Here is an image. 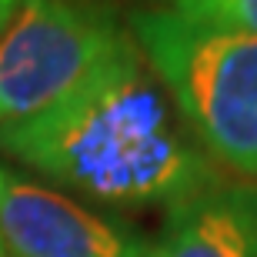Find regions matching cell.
Listing matches in <instances>:
<instances>
[{"label": "cell", "instance_id": "obj_1", "mask_svg": "<svg viewBox=\"0 0 257 257\" xmlns=\"http://www.w3.org/2000/svg\"><path fill=\"white\" fill-rule=\"evenodd\" d=\"M107 210H171L227 181L131 34L47 110L0 127V161Z\"/></svg>", "mask_w": 257, "mask_h": 257}, {"label": "cell", "instance_id": "obj_2", "mask_svg": "<svg viewBox=\"0 0 257 257\" xmlns=\"http://www.w3.org/2000/svg\"><path fill=\"white\" fill-rule=\"evenodd\" d=\"M124 24L204 154L224 174L257 184V34L151 4Z\"/></svg>", "mask_w": 257, "mask_h": 257}, {"label": "cell", "instance_id": "obj_3", "mask_svg": "<svg viewBox=\"0 0 257 257\" xmlns=\"http://www.w3.org/2000/svg\"><path fill=\"white\" fill-rule=\"evenodd\" d=\"M124 34L107 0H24L0 34V127L57 104Z\"/></svg>", "mask_w": 257, "mask_h": 257}, {"label": "cell", "instance_id": "obj_4", "mask_svg": "<svg viewBox=\"0 0 257 257\" xmlns=\"http://www.w3.org/2000/svg\"><path fill=\"white\" fill-rule=\"evenodd\" d=\"M0 247L7 257H151V240L117 214L0 161Z\"/></svg>", "mask_w": 257, "mask_h": 257}, {"label": "cell", "instance_id": "obj_5", "mask_svg": "<svg viewBox=\"0 0 257 257\" xmlns=\"http://www.w3.org/2000/svg\"><path fill=\"white\" fill-rule=\"evenodd\" d=\"M151 257H257V184L227 177L164 210Z\"/></svg>", "mask_w": 257, "mask_h": 257}, {"label": "cell", "instance_id": "obj_6", "mask_svg": "<svg viewBox=\"0 0 257 257\" xmlns=\"http://www.w3.org/2000/svg\"><path fill=\"white\" fill-rule=\"evenodd\" d=\"M147 4L200 24L257 34V0H147Z\"/></svg>", "mask_w": 257, "mask_h": 257}, {"label": "cell", "instance_id": "obj_7", "mask_svg": "<svg viewBox=\"0 0 257 257\" xmlns=\"http://www.w3.org/2000/svg\"><path fill=\"white\" fill-rule=\"evenodd\" d=\"M24 4V0H0V34L7 30V24H10V17L17 14V7Z\"/></svg>", "mask_w": 257, "mask_h": 257}, {"label": "cell", "instance_id": "obj_8", "mask_svg": "<svg viewBox=\"0 0 257 257\" xmlns=\"http://www.w3.org/2000/svg\"><path fill=\"white\" fill-rule=\"evenodd\" d=\"M0 257H7V254H4V247H0Z\"/></svg>", "mask_w": 257, "mask_h": 257}]
</instances>
